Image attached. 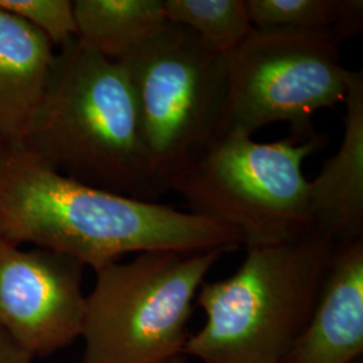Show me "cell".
I'll return each mask as SVG.
<instances>
[{
	"mask_svg": "<svg viewBox=\"0 0 363 363\" xmlns=\"http://www.w3.org/2000/svg\"><path fill=\"white\" fill-rule=\"evenodd\" d=\"M0 238L65 255L94 272L128 253L244 245L237 230L190 211L67 178L18 143L0 155Z\"/></svg>",
	"mask_w": 363,
	"mask_h": 363,
	"instance_id": "cell-1",
	"label": "cell"
},
{
	"mask_svg": "<svg viewBox=\"0 0 363 363\" xmlns=\"http://www.w3.org/2000/svg\"><path fill=\"white\" fill-rule=\"evenodd\" d=\"M50 169L96 189L154 202L167 193L151 167L120 62L72 39L21 140Z\"/></svg>",
	"mask_w": 363,
	"mask_h": 363,
	"instance_id": "cell-2",
	"label": "cell"
},
{
	"mask_svg": "<svg viewBox=\"0 0 363 363\" xmlns=\"http://www.w3.org/2000/svg\"><path fill=\"white\" fill-rule=\"evenodd\" d=\"M335 249L315 229L247 249L237 272L199 288L196 306L206 323L189 337L183 355L202 363H284L308 323Z\"/></svg>",
	"mask_w": 363,
	"mask_h": 363,
	"instance_id": "cell-3",
	"label": "cell"
},
{
	"mask_svg": "<svg viewBox=\"0 0 363 363\" xmlns=\"http://www.w3.org/2000/svg\"><path fill=\"white\" fill-rule=\"evenodd\" d=\"M325 144L318 133L273 143L222 133L171 178L169 189L191 214L237 230L247 249L283 244L312 230L303 163Z\"/></svg>",
	"mask_w": 363,
	"mask_h": 363,
	"instance_id": "cell-4",
	"label": "cell"
},
{
	"mask_svg": "<svg viewBox=\"0 0 363 363\" xmlns=\"http://www.w3.org/2000/svg\"><path fill=\"white\" fill-rule=\"evenodd\" d=\"M230 252L151 250L96 271L85 298L82 363H160L183 354L198 291Z\"/></svg>",
	"mask_w": 363,
	"mask_h": 363,
	"instance_id": "cell-5",
	"label": "cell"
},
{
	"mask_svg": "<svg viewBox=\"0 0 363 363\" xmlns=\"http://www.w3.org/2000/svg\"><path fill=\"white\" fill-rule=\"evenodd\" d=\"M117 62L130 82L148 162L169 191L171 178L220 136L228 57L167 21Z\"/></svg>",
	"mask_w": 363,
	"mask_h": 363,
	"instance_id": "cell-6",
	"label": "cell"
},
{
	"mask_svg": "<svg viewBox=\"0 0 363 363\" xmlns=\"http://www.w3.org/2000/svg\"><path fill=\"white\" fill-rule=\"evenodd\" d=\"M339 42L325 30L255 28L226 62V99L220 133L252 136L277 121L291 136L310 139L319 109L345 101L350 70Z\"/></svg>",
	"mask_w": 363,
	"mask_h": 363,
	"instance_id": "cell-7",
	"label": "cell"
},
{
	"mask_svg": "<svg viewBox=\"0 0 363 363\" xmlns=\"http://www.w3.org/2000/svg\"><path fill=\"white\" fill-rule=\"evenodd\" d=\"M84 265L42 247L0 238V327L33 357H48L81 337Z\"/></svg>",
	"mask_w": 363,
	"mask_h": 363,
	"instance_id": "cell-8",
	"label": "cell"
},
{
	"mask_svg": "<svg viewBox=\"0 0 363 363\" xmlns=\"http://www.w3.org/2000/svg\"><path fill=\"white\" fill-rule=\"evenodd\" d=\"M363 357V240L339 245L308 323L284 363H352Z\"/></svg>",
	"mask_w": 363,
	"mask_h": 363,
	"instance_id": "cell-9",
	"label": "cell"
},
{
	"mask_svg": "<svg viewBox=\"0 0 363 363\" xmlns=\"http://www.w3.org/2000/svg\"><path fill=\"white\" fill-rule=\"evenodd\" d=\"M343 139L335 156L308 181L311 229L337 247L363 240V72H350L345 97Z\"/></svg>",
	"mask_w": 363,
	"mask_h": 363,
	"instance_id": "cell-10",
	"label": "cell"
},
{
	"mask_svg": "<svg viewBox=\"0 0 363 363\" xmlns=\"http://www.w3.org/2000/svg\"><path fill=\"white\" fill-rule=\"evenodd\" d=\"M35 27L0 7V136L18 143L39 104L55 60Z\"/></svg>",
	"mask_w": 363,
	"mask_h": 363,
	"instance_id": "cell-11",
	"label": "cell"
},
{
	"mask_svg": "<svg viewBox=\"0 0 363 363\" xmlns=\"http://www.w3.org/2000/svg\"><path fill=\"white\" fill-rule=\"evenodd\" d=\"M79 43L120 61L167 22L163 0L73 1Z\"/></svg>",
	"mask_w": 363,
	"mask_h": 363,
	"instance_id": "cell-12",
	"label": "cell"
},
{
	"mask_svg": "<svg viewBox=\"0 0 363 363\" xmlns=\"http://www.w3.org/2000/svg\"><path fill=\"white\" fill-rule=\"evenodd\" d=\"M166 18L187 27L208 49L230 55L253 33L245 0H164Z\"/></svg>",
	"mask_w": 363,
	"mask_h": 363,
	"instance_id": "cell-13",
	"label": "cell"
},
{
	"mask_svg": "<svg viewBox=\"0 0 363 363\" xmlns=\"http://www.w3.org/2000/svg\"><path fill=\"white\" fill-rule=\"evenodd\" d=\"M255 28L325 30L333 34L340 0H245Z\"/></svg>",
	"mask_w": 363,
	"mask_h": 363,
	"instance_id": "cell-14",
	"label": "cell"
},
{
	"mask_svg": "<svg viewBox=\"0 0 363 363\" xmlns=\"http://www.w3.org/2000/svg\"><path fill=\"white\" fill-rule=\"evenodd\" d=\"M0 7L35 27L54 46L77 37L72 0H0Z\"/></svg>",
	"mask_w": 363,
	"mask_h": 363,
	"instance_id": "cell-15",
	"label": "cell"
},
{
	"mask_svg": "<svg viewBox=\"0 0 363 363\" xmlns=\"http://www.w3.org/2000/svg\"><path fill=\"white\" fill-rule=\"evenodd\" d=\"M363 1L362 0H340V11L337 25L333 30V35L339 43L345 39L357 37L362 33Z\"/></svg>",
	"mask_w": 363,
	"mask_h": 363,
	"instance_id": "cell-16",
	"label": "cell"
},
{
	"mask_svg": "<svg viewBox=\"0 0 363 363\" xmlns=\"http://www.w3.org/2000/svg\"><path fill=\"white\" fill-rule=\"evenodd\" d=\"M34 357L0 327V363H33Z\"/></svg>",
	"mask_w": 363,
	"mask_h": 363,
	"instance_id": "cell-17",
	"label": "cell"
},
{
	"mask_svg": "<svg viewBox=\"0 0 363 363\" xmlns=\"http://www.w3.org/2000/svg\"><path fill=\"white\" fill-rule=\"evenodd\" d=\"M160 363H189L187 362V358H186V355H183V354H179V355H175V357H172V358H169V359H166V361H163V362Z\"/></svg>",
	"mask_w": 363,
	"mask_h": 363,
	"instance_id": "cell-18",
	"label": "cell"
},
{
	"mask_svg": "<svg viewBox=\"0 0 363 363\" xmlns=\"http://www.w3.org/2000/svg\"><path fill=\"white\" fill-rule=\"evenodd\" d=\"M4 145H6V143H4V140H3L1 136H0V155H1V152H3V150H4Z\"/></svg>",
	"mask_w": 363,
	"mask_h": 363,
	"instance_id": "cell-19",
	"label": "cell"
},
{
	"mask_svg": "<svg viewBox=\"0 0 363 363\" xmlns=\"http://www.w3.org/2000/svg\"><path fill=\"white\" fill-rule=\"evenodd\" d=\"M352 363H363V357H362V358H359V359H357V361H355V362H352Z\"/></svg>",
	"mask_w": 363,
	"mask_h": 363,
	"instance_id": "cell-20",
	"label": "cell"
}]
</instances>
